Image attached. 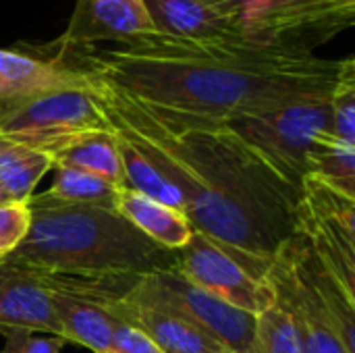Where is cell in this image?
I'll use <instances>...</instances> for the list:
<instances>
[{"label":"cell","instance_id":"1","mask_svg":"<svg viewBox=\"0 0 355 353\" xmlns=\"http://www.w3.org/2000/svg\"><path fill=\"white\" fill-rule=\"evenodd\" d=\"M54 58L154 117L200 125H223L287 102L331 98L355 71L354 58L329 60L295 46L202 42L160 31L60 50Z\"/></svg>","mask_w":355,"mask_h":353},{"label":"cell","instance_id":"2","mask_svg":"<svg viewBox=\"0 0 355 353\" xmlns=\"http://www.w3.org/2000/svg\"><path fill=\"white\" fill-rule=\"evenodd\" d=\"M114 129L173 183L193 231L272 260L295 233L297 187L268 169L225 125L177 123L92 85Z\"/></svg>","mask_w":355,"mask_h":353},{"label":"cell","instance_id":"3","mask_svg":"<svg viewBox=\"0 0 355 353\" xmlns=\"http://www.w3.org/2000/svg\"><path fill=\"white\" fill-rule=\"evenodd\" d=\"M29 231L8 260L40 273L119 277L177 268L179 256L137 231L114 208L60 202L33 193Z\"/></svg>","mask_w":355,"mask_h":353},{"label":"cell","instance_id":"4","mask_svg":"<svg viewBox=\"0 0 355 353\" xmlns=\"http://www.w3.org/2000/svg\"><path fill=\"white\" fill-rule=\"evenodd\" d=\"M283 181L302 189L312 141L331 131V98L287 102L223 123Z\"/></svg>","mask_w":355,"mask_h":353},{"label":"cell","instance_id":"5","mask_svg":"<svg viewBox=\"0 0 355 353\" xmlns=\"http://www.w3.org/2000/svg\"><path fill=\"white\" fill-rule=\"evenodd\" d=\"M110 129L94 87L50 89L0 102V139L46 154L83 133Z\"/></svg>","mask_w":355,"mask_h":353},{"label":"cell","instance_id":"6","mask_svg":"<svg viewBox=\"0 0 355 353\" xmlns=\"http://www.w3.org/2000/svg\"><path fill=\"white\" fill-rule=\"evenodd\" d=\"M177 256V270L187 281L243 312L256 316L272 295L268 283L272 260L229 248L198 231Z\"/></svg>","mask_w":355,"mask_h":353},{"label":"cell","instance_id":"7","mask_svg":"<svg viewBox=\"0 0 355 353\" xmlns=\"http://www.w3.org/2000/svg\"><path fill=\"white\" fill-rule=\"evenodd\" d=\"M293 235H300L322 266L355 293V198L306 175Z\"/></svg>","mask_w":355,"mask_h":353},{"label":"cell","instance_id":"8","mask_svg":"<svg viewBox=\"0 0 355 353\" xmlns=\"http://www.w3.org/2000/svg\"><path fill=\"white\" fill-rule=\"evenodd\" d=\"M139 285L156 300L181 312L227 352L254 353L256 316L200 289L177 268L144 275Z\"/></svg>","mask_w":355,"mask_h":353},{"label":"cell","instance_id":"9","mask_svg":"<svg viewBox=\"0 0 355 353\" xmlns=\"http://www.w3.org/2000/svg\"><path fill=\"white\" fill-rule=\"evenodd\" d=\"M268 283L289 310L300 335L304 353H352L339 335V329L322 304L320 295L308 281L306 273L297 264L289 239L277 250L270 268Z\"/></svg>","mask_w":355,"mask_h":353},{"label":"cell","instance_id":"10","mask_svg":"<svg viewBox=\"0 0 355 353\" xmlns=\"http://www.w3.org/2000/svg\"><path fill=\"white\" fill-rule=\"evenodd\" d=\"M112 316L116 320H127L141 329L162 353L227 352L218 341L198 329L181 312L150 295L139 285V281L135 283L133 291L114 308Z\"/></svg>","mask_w":355,"mask_h":353},{"label":"cell","instance_id":"11","mask_svg":"<svg viewBox=\"0 0 355 353\" xmlns=\"http://www.w3.org/2000/svg\"><path fill=\"white\" fill-rule=\"evenodd\" d=\"M19 331L60 337L42 273L4 258L0 260V335Z\"/></svg>","mask_w":355,"mask_h":353},{"label":"cell","instance_id":"12","mask_svg":"<svg viewBox=\"0 0 355 353\" xmlns=\"http://www.w3.org/2000/svg\"><path fill=\"white\" fill-rule=\"evenodd\" d=\"M156 31L144 0H77L67 31L58 37L60 50L121 42Z\"/></svg>","mask_w":355,"mask_h":353},{"label":"cell","instance_id":"13","mask_svg":"<svg viewBox=\"0 0 355 353\" xmlns=\"http://www.w3.org/2000/svg\"><path fill=\"white\" fill-rule=\"evenodd\" d=\"M67 87H92V83L56 58L0 48V102Z\"/></svg>","mask_w":355,"mask_h":353},{"label":"cell","instance_id":"14","mask_svg":"<svg viewBox=\"0 0 355 353\" xmlns=\"http://www.w3.org/2000/svg\"><path fill=\"white\" fill-rule=\"evenodd\" d=\"M144 4L154 29L160 33L202 42L245 40V35L231 21L200 0H144Z\"/></svg>","mask_w":355,"mask_h":353},{"label":"cell","instance_id":"15","mask_svg":"<svg viewBox=\"0 0 355 353\" xmlns=\"http://www.w3.org/2000/svg\"><path fill=\"white\" fill-rule=\"evenodd\" d=\"M114 210L148 239L173 252H179L193 235V227L183 212L129 187L119 189Z\"/></svg>","mask_w":355,"mask_h":353},{"label":"cell","instance_id":"16","mask_svg":"<svg viewBox=\"0 0 355 353\" xmlns=\"http://www.w3.org/2000/svg\"><path fill=\"white\" fill-rule=\"evenodd\" d=\"M50 291V304L60 327V337L64 341L79 343L94 353H108L112 341L114 316L104 308L89 304L81 298Z\"/></svg>","mask_w":355,"mask_h":353},{"label":"cell","instance_id":"17","mask_svg":"<svg viewBox=\"0 0 355 353\" xmlns=\"http://www.w3.org/2000/svg\"><path fill=\"white\" fill-rule=\"evenodd\" d=\"M54 166L77 169L100 179L110 181L112 185L125 187L123 162L119 156L114 131H92L79 137L69 139L60 148L48 154ZM52 166V169H54Z\"/></svg>","mask_w":355,"mask_h":353},{"label":"cell","instance_id":"18","mask_svg":"<svg viewBox=\"0 0 355 353\" xmlns=\"http://www.w3.org/2000/svg\"><path fill=\"white\" fill-rule=\"evenodd\" d=\"M306 175L355 198V144L339 139L333 131L320 133L308 150Z\"/></svg>","mask_w":355,"mask_h":353},{"label":"cell","instance_id":"19","mask_svg":"<svg viewBox=\"0 0 355 353\" xmlns=\"http://www.w3.org/2000/svg\"><path fill=\"white\" fill-rule=\"evenodd\" d=\"M52 166L46 152L0 139V189L10 202H27Z\"/></svg>","mask_w":355,"mask_h":353},{"label":"cell","instance_id":"20","mask_svg":"<svg viewBox=\"0 0 355 353\" xmlns=\"http://www.w3.org/2000/svg\"><path fill=\"white\" fill-rule=\"evenodd\" d=\"M116 135V146H119V156L123 162V173H125V187L139 191L164 206H171L179 212L185 214V204L181 193L168 183L154 166V162L119 129H114Z\"/></svg>","mask_w":355,"mask_h":353},{"label":"cell","instance_id":"21","mask_svg":"<svg viewBox=\"0 0 355 353\" xmlns=\"http://www.w3.org/2000/svg\"><path fill=\"white\" fill-rule=\"evenodd\" d=\"M254 353H304L293 318L275 289L268 304L256 314Z\"/></svg>","mask_w":355,"mask_h":353},{"label":"cell","instance_id":"22","mask_svg":"<svg viewBox=\"0 0 355 353\" xmlns=\"http://www.w3.org/2000/svg\"><path fill=\"white\" fill-rule=\"evenodd\" d=\"M54 171H56V177L50 189L46 191L48 196L60 202H69V204L114 208V200L121 189L119 185H112L106 179H100L96 175H89L77 169L54 166Z\"/></svg>","mask_w":355,"mask_h":353},{"label":"cell","instance_id":"23","mask_svg":"<svg viewBox=\"0 0 355 353\" xmlns=\"http://www.w3.org/2000/svg\"><path fill=\"white\" fill-rule=\"evenodd\" d=\"M331 131L339 139L355 144V71L331 96Z\"/></svg>","mask_w":355,"mask_h":353},{"label":"cell","instance_id":"24","mask_svg":"<svg viewBox=\"0 0 355 353\" xmlns=\"http://www.w3.org/2000/svg\"><path fill=\"white\" fill-rule=\"evenodd\" d=\"M29 208L27 202L0 204V260L8 258L29 231Z\"/></svg>","mask_w":355,"mask_h":353},{"label":"cell","instance_id":"25","mask_svg":"<svg viewBox=\"0 0 355 353\" xmlns=\"http://www.w3.org/2000/svg\"><path fill=\"white\" fill-rule=\"evenodd\" d=\"M108 353H162L160 347L135 325L127 320H114L112 341Z\"/></svg>","mask_w":355,"mask_h":353},{"label":"cell","instance_id":"26","mask_svg":"<svg viewBox=\"0 0 355 353\" xmlns=\"http://www.w3.org/2000/svg\"><path fill=\"white\" fill-rule=\"evenodd\" d=\"M4 339L6 345L0 353H58L67 343L60 337H52V335L40 337V333H29V331L10 333Z\"/></svg>","mask_w":355,"mask_h":353},{"label":"cell","instance_id":"27","mask_svg":"<svg viewBox=\"0 0 355 353\" xmlns=\"http://www.w3.org/2000/svg\"><path fill=\"white\" fill-rule=\"evenodd\" d=\"M6 202H10V200H8V198L4 196V191L0 189V204H6Z\"/></svg>","mask_w":355,"mask_h":353},{"label":"cell","instance_id":"28","mask_svg":"<svg viewBox=\"0 0 355 353\" xmlns=\"http://www.w3.org/2000/svg\"><path fill=\"white\" fill-rule=\"evenodd\" d=\"M220 353H231V352H220Z\"/></svg>","mask_w":355,"mask_h":353}]
</instances>
